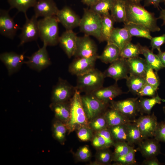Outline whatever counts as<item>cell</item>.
I'll return each instance as SVG.
<instances>
[{
	"mask_svg": "<svg viewBox=\"0 0 165 165\" xmlns=\"http://www.w3.org/2000/svg\"><path fill=\"white\" fill-rule=\"evenodd\" d=\"M126 7V22L141 25L151 32L160 31V29L157 24V18L154 13L146 10L140 3L127 0Z\"/></svg>",
	"mask_w": 165,
	"mask_h": 165,
	"instance_id": "1",
	"label": "cell"
},
{
	"mask_svg": "<svg viewBox=\"0 0 165 165\" xmlns=\"http://www.w3.org/2000/svg\"><path fill=\"white\" fill-rule=\"evenodd\" d=\"M81 96L80 93L76 90L70 101V117L66 124L68 134L80 127H89V121L83 108Z\"/></svg>",
	"mask_w": 165,
	"mask_h": 165,
	"instance_id": "2",
	"label": "cell"
},
{
	"mask_svg": "<svg viewBox=\"0 0 165 165\" xmlns=\"http://www.w3.org/2000/svg\"><path fill=\"white\" fill-rule=\"evenodd\" d=\"M59 23L56 16L38 20L39 38L47 46H55L58 43Z\"/></svg>",
	"mask_w": 165,
	"mask_h": 165,
	"instance_id": "3",
	"label": "cell"
},
{
	"mask_svg": "<svg viewBox=\"0 0 165 165\" xmlns=\"http://www.w3.org/2000/svg\"><path fill=\"white\" fill-rule=\"evenodd\" d=\"M101 16L90 8H84L83 14L79 25V29L85 35L95 37L102 42L101 28Z\"/></svg>",
	"mask_w": 165,
	"mask_h": 165,
	"instance_id": "4",
	"label": "cell"
},
{
	"mask_svg": "<svg viewBox=\"0 0 165 165\" xmlns=\"http://www.w3.org/2000/svg\"><path fill=\"white\" fill-rule=\"evenodd\" d=\"M105 78L103 72L95 68L86 74L77 76L75 87L80 93L90 94L103 86Z\"/></svg>",
	"mask_w": 165,
	"mask_h": 165,
	"instance_id": "5",
	"label": "cell"
},
{
	"mask_svg": "<svg viewBox=\"0 0 165 165\" xmlns=\"http://www.w3.org/2000/svg\"><path fill=\"white\" fill-rule=\"evenodd\" d=\"M83 108L89 122L105 112L109 104L104 103L91 94L81 96Z\"/></svg>",
	"mask_w": 165,
	"mask_h": 165,
	"instance_id": "6",
	"label": "cell"
},
{
	"mask_svg": "<svg viewBox=\"0 0 165 165\" xmlns=\"http://www.w3.org/2000/svg\"><path fill=\"white\" fill-rule=\"evenodd\" d=\"M75 87L67 80L59 78L51 92V100L52 103L66 102L69 101L76 90Z\"/></svg>",
	"mask_w": 165,
	"mask_h": 165,
	"instance_id": "7",
	"label": "cell"
},
{
	"mask_svg": "<svg viewBox=\"0 0 165 165\" xmlns=\"http://www.w3.org/2000/svg\"><path fill=\"white\" fill-rule=\"evenodd\" d=\"M47 45L43 43L42 47L32 54L27 57L24 62L29 68L38 72L44 69L51 64V62L47 50Z\"/></svg>",
	"mask_w": 165,
	"mask_h": 165,
	"instance_id": "8",
	"label": "cell"
},
{
	"mask_svg": "<svg viewBox=\"0 0 165 165\" xmlns=\"http://www.w3.org/2000/svg\"><path fill=\"white\" fill-rule=\"evenodd\" d=\"M138 97L110 101L111 108L114 109L133 122L139 112Z\"/></svg>",
	"mask_w": 165,
	"mask_h": 165,
	"instance_id": "9",
	"label": "cell"
},
{
	"mask_svg": "<svg viewBox=\"0 0 165 165\" xmlns=\"http://www.w3.org/2000/svg\"><path fill=\"white\" fill-rule=\"evenodd\" d=\"M24 15L25 22L21 28L19 46H22L28 42L36 41L39 38L38 17L34 15L29 19L27 14Z\"/></svg>",
	"mask_w": 165,
	"mask_h": 165,
	"instance_id": "10",
	"label": "cell"
},
{
	"mask_svg": "<svg viewBox=\"0 0 165 165\" xmlns=\"http://www.w3.org/2000/svg\"><path fill=\"white\" fill-rule=\"evenodd\" d=\"M97 48L94 41L90 36L85 35L77 38L75 58L97 57Z\"/></svg>",
	"mask_w": 165,
	"mask_h": 165,
	"instance_id": "11",
	"label": "cell"
},
{
	"mask_svg": "<svg viewBox=\"0 0 165 165\" xmlns=\"http://www.w3.org/2000/svg\"><path fill=\"white\" fill-rule=\"evenodd\" d=\"M138 127L142 139L154 137L158 123L154 112L140 116L133 121Z\"/></svg>",
	"mask_w": 165,
	"mask_h": 165,
	"instance_id": "12",
	"label": "cell"
},
{
	"mask_svg": "<svg viewBox=\"0 0 165 165\" xmlns=\"http://www.w3.org/2000/svg\"><path fill=\"white\" fill-rule=\"evenodd\" d=\"M110 64L103 72L105 78L110 77L116 82L127 78L129 72L127 59L120 57Z\"/></svg>",
	"mask_w": 165,
	"mask_h": 165,
	"instance_id": "13",
	"label": "cell"
},
{
	"mask_svg": "<svg viewBox=\"0 0 165 165\" xmlns=\"http://www.w3.org/2000/svg\"><path fill=\"white\" fill-rule=\"evenodd\" d=\"M10 10L0 9V34L11 39H13L18 30L21 28L14 22L9 13Z\"/></svg>",
	"mask_w": 165,
	"mask_h": 165,
	"instance_id": "14",
	"label": "cell"
},
{
	"mask_svg": "<svg viewBox=\"0 0 165 165\" xmlns=\"http://www.w3.org/2000/svg\"><path fill=\"white\" fill-rule=\"evenodd\" d=\"M24 58L23 53L20 54L14 52H5L0 55V60L6 66L9 75L20 70L24 64Z\"/></svg>",
	"mask_w": 165,
	"mask_h": 165,
	"instance_id": "15",
	"label": "cell"
},
{
	"mask_svg": "<svg viewBox=\"0 0 165 165\" xmlns=\"http://www.w3.org/2000/svg\"><path fill=\"white\" fill-rule=\"evenodd\" d=\"M97 57L75 58L70 64L68 70L70 73L77 76L86 74L95 68Z\"/></svg>",
	"mask_w": 165,
	"mask_h": 165,
	"instance_id": "16",
	"label": "cell"
},
{
	"mask_svg": "<svg viewBox=\"0 0 165 165\" xmlns=\"http://www.w3.org/2000/svg\"><path fill=\"white\" fill-rule=\"evenodd\" d=\"M56 16L66 30H73L79 26L81 18L68 6H65L59 9Z\"/></svg>",
	"mask_w": 165,
	"mask_h": 165,
	"instance_id": "17",
	"label": "cell"
},
{
	"mask_svg": "<svg viewBox=\"0 0 165 165\" xmlns=\"http://www.w3.org/2000/svg\"><path fill=\"white\" fill-rule=\"evenodd\" d=\"M77 37L73 30H66L59 37L58 43L69 58L74 56Z\"/></svg>",
	"mask_w": 165,
	"mask_h": 165,
	"instance_id": "18",
	"label": "cell"
},
{
	"mask_svg": "<svg viewBox=\"0 0 165 165\" xmlns=\"http://www.w3.org/2000/svg\"><path fill=\"white\" fill-rule=\"evenodd\" d=\"M33 7L38 18L56 16L59 10L54 0H38Z\"/></svg>",
	"mask_w": 165,
	"mask_h": 165,
	"instance_id": "19",
	"label": "cell"
},
{
	"mask_svg": "<svg viewBox=\"0 0 165 165\" xmlns=\"http://www.w3.org/2000/svg\"><path fill=\"white\" fill-rule=\"evenodd\" d=\"M123 93L116 82L107 87H101L90 93L100 101L109 104L113 99Z\"/></svg>",
	"mask_w": 165,
	"mask_h": 165,
	"instance_id": "20",
	"label": "cell"
},
{
	"mask_svg": "<svg viewBox=\"0 0 165 165\" xmlns=\"http://www.w3.org/2000/svg\"><path fill=\"white\" fill-rule=\"evenodd\" d=\"M138 145L137 150L145 158L156 156L161 153L159 142L154 138L143 139Z\"/></svg>",
	"mask_w": 165,
	"mask_h": 165,
	"instance_id": "21",
	"label": "cell"
},
{
	"mask_svg": "<svg viewBox=\"0 0 165 165\" xmlns=\"http://www.w3.org/2000/svg\"><path fill=\"white\" fill-rule=\"evenodd\" d=\"M132 37L124 27L114 28L107 42V44H114L121 50L127 44L131 42Z\"/></svg>",
	"mask_w": 165,
	"mask_h": 165,
	"instance_id": "22",
	"label": "cell"
},
{
	"mask_svg": "<svg viewBox=\"0 0 165 165\" xmlns=\"http://www.w3.org/2000/svg\"><path fill=\"white\" fill-rule=\"evenodd\" d=\"M129 75L145 78L148 64L145 60L139 56L127 59Z\"/></svg>",
	"mask_w": 165,
	"mask_h": 165,
	"instance_id": "23",
	"label": "cell"
},
{
	"mask_svg": "<svg viewBox=\"0 0 165 165\" xmlns=\"http://www.w3.org/2000/svg\"><path fill=\"white\" fill-rule=\"evenodd\" d=\"M49 106L53 112L55 118L66 124L70 115V101L66 102H51Z\"/></svg>",
	"mask_w": 165,
	"mask_h": 165,
	"instance_id": "24",
	"label": "cell"
},
{
	"mask_svg": "<svg viewBox=\"0 0 165 165\" xmlns=\"http://www.w3.org/2000/svg\"><path fill=\"white\" fill-rule=\"evenodd\" d=\"M120 50L116 45L107 44L102 53L98 55L97 59L106 64H111L120 58Z\"/></svg>",
	"mask_w": 165,
	"mask_h": 165,
	"instance_id": "25",
	"label": "cell"
},
{
	"mask_svg": "<svg viewBox=\"0 0 165 165\" xmlns=\"http://www.w3.org/2000/svg\"><path fill=\"white\" fill-rule=\"evenodd\" d=\"M103 115L107 121L108 127L133 122L117 111L112 108L106 111Z\"/></svg>",
	"mask_w": 165,
	"mask_h": 165,
	"instance_id": "26",
	"label": "cell"
},
{
	"mask_svg": "<svg viewBox=\"0 0 165 165\" xmlns=\"http://www.w3.org/2000/svg\"><path fill=\"white\" fill-rule=\"evenodd\" d=\"M126 2L124 0H116L110 10V15L115 22L127 21Z\"/></svg>",
	"mask_w": 165,
	"mask_h": 165,
	"instance_id": "27",
	"label": "cell"
},
{
	"mask_svg": "<svg viewBox=\"0 0 165 165\" xmlns=\"http://www.w3.org/2000/svg\"><path fill=\"white\" fill-rule=\"evenodd\" d=\"M164 101V100L161 98L157 93L155 96L149 98L140 97L138 101L139 112L142 115L144 114H150L152 108L156 105L160 104L162 101Z\"/></svg>",
	"mask_w": 165,
	"mask_h": 165,
	"instance_id": "28",
	"label": "cell"
},
{
	"mask_svg": "<svg viewBox=\"0 0 165 165\" xmlns=\"http://www.w3.org/2000/svg\"><path fill=\"white\" fill-rule=\"evenodd\" d=\"M124 24V27L127 29L132 37H141L150 40L152 37L150 34L151 31L141 25L130 22H126Z\"/></svg>",
	"mask_w": 165,
	"mask_h": 165,
	"instance_id": "29",
	"label": "cell"
},
{
	"mask_svg": "<svg viewBox=\"0 0 165 165\" xmlns=\"http://www.w3.org/2000/svg\"><path fill=\"white\" fill-rule=\"evenodd\" d=\"M52 130L53 138L61 144L64 145L68 132L66 124L55 118L52 122Z\"/></svg>",
	"mask_w": 165,
	"mask_h": 165,
	"instance_id": "30",
	"label": "cell"
},
{
	"mask_svg": "<svg viewBox=\"0 0 165 165\" xmlns=\"http://www.w3.org/2000/svg\"><path fill=\"white\" fill-rule=\"evenodd\" d=\"M141 54L147 64L155 71L157 72L164 68L157 54L153 53V51L147 46H142Z\"/></svg>",
	"mask_w": 165,
	"mask_h": 165,
	"instance_id": "31",
	"label": "cell"
},
{
	"mask_svg": "<svg viewBox=\"0 0 165 165\" xmlns=\"http://www.w3.org/2000/svg\"><path fill=\"white\" fill-rule=\"evenodd\" d=\"M101 16V33L102 42H107L114 29L115 21L110 13Z\"/></svg>",
	"mask_w": 165,
	"mask_h": 165,
	"instance_id": "32",
	"label": "cell"
},
{
	"mask_svg": "<svg viewBox=\"0 0 165 165\" xmlns=\"http://www.w3.org/2000/svg\"><path fill=\"white\" fill-rule=\"evenodd\" d=\"M127 124V142L130 145H138L143 140L140 131L136 124L133 122Z\"/></svg>",
	"mask_w": 165,
	"mask_h": 165,
	"instance_id": "33",
	"label": "cell"
},
{
	"mask_svg": "<svg viewBox=\"0 0 165 165\" xmlns=\"http://www.w3.org/2000/svg\"><path fill=\"white\" fill-rule=\"evenodd\" d=\"M116 0H98L90 7L94 12L101 16L110 13Z\"/></svg>",
	"mask_w": 165,
	"mask_h": 165,
	"instance_id": "34",
	"label": "cell"
},
{
	"mask_svg": "<svg viewBox=\"0 0 165 165\" xmlns=\"http://www.w3.org/2000/svg\"><path fill=\"white\" fill-rule=\"evenodd\" d=\"M126 80L129 91L136 95L146 82L145 78L132 75H130Z\"/></svg>",
	"mask_w": 165,
	"mask_h": 165,
	"instance_id": "35",
	"label": "cell"
},
{
	"mask_svg": "<svg viewBox=\"0 0 165 165\" xmlns=\"http://www.w3.org/2000/svg\"><path fill=\"white\" fill-rule=\"evenodd\" d=\"M141 47L139 43L134 44L130 42L120 50V57L128 59L139 56L141 54Z\"/></svg>",
	"mask_w": 165,
	"mask_h": 165,
	"instance_id": "36",
	"label": "cell"
},
{
	"mask_svg": "<svg viewBox=\"0 0 165 165\" xmlns=\"http://www.w3.org/2000/svg\"><path fill=\"white\" fill-rule=\"evenodd\" d=\"M38 0H7L10 6L9 10L15 8L19 12L26 14L28 9L33 7Z\"/></svg>",
	"mask_w": 165,
	"mask_h": 165,
	"instance_id": "37",
	"label": "cell"
},
{
	"mask_svg": "<svg viewBox=\"0 0 165 165\" xmlns=\"http://www.w3.org/2000/svg\"><path fill=\"white\" fill-rule=\"evenodd\" d=\"M127 124L120 125L108 127L115 142H127Z\"/></svg>",
	"mask_w": 165,
	"mask_h": 165,
	"instance_id": "38",
	"label": "cell"
},
{
	"mask_svg": "<svg viewBox=\"0 0 165 165\" xmlns=\"http://www.w3.org/2000/svg\"><path fill=\"white\" fill-rule=\"evenodd\" d=\"M113 157V153L109 148L98 149L95 155V162L97 164H108L112 161Z\"/></svg>",
	"mask_w": 165,
	"mask_h": 165,
	"instance_id": "39",
	"label": "cell"
},
{
	"mask_svg": "<svg viewBox=\"0 0 165 165\" xmlns=\"http://www.w3.org/2000/svg\"><path fill=\"white\" fill-rule=\"evenodd\" d=\"M136 151L134 147L127 154L121 156L113 158L115 164L121 165H132L136 163L135 158Z\"/></svg>",
	"mask_w": 165,
	"mask_h": 165,
	"instance_id": "40",
	"label": "cell"
},
{
	"mask_svg": "<svg viewBox=\"0 0 165 165\" xmlns=\"http://www.w3.org/2000/svg\"><path fill=\"white\" fill-rule=\"evenodd\" d=\"M147 83L157 90L160 84V79L157 72L153 69L148 64L145 77Z\"/></svg>",
	"mask_w": 165,
	"mask_h": 165,
	"instance_id": "41",
	"label": "cell"
},
{
	"mask_svg": "<svg viewBox=\"0 0 165 165\" xmlns=\"http://www.w3.org/2000/svg\"><path fill=\"white\" fill-rule=\"evenodd\" d=\"M89 127L95 132L108 128L107 122L103 114L90 121Z\"/></svg>",
	"mask_w": 165,
	"mask_h": 165,
	"instance_id": "42",
	"label": "cell"
},
{
	"mask_svg": "<svg viewBox=\"0 0 165 165\" xmlns=\"http://www.w3.org/2000/svg\"><path fill=\"white\" fill-rule=\"evenodd\" d=\"M113 146L114 151L113 153V157L123 156L127 154L134 147L125 141L115 142Z\"/></svg>",
	"mask_w": 165,
	"mask_h": 165,
	"instance_id": "43",
	"label": "cell"
},
{
	"mask_svg": "<svg viewBox=\"0 0 165 165\" xmlns=\"http://www.w3.org/2000/svg\"><path fill=\"white\" fill-rule=\"evenodd\" d=\"M76 130L78 138L83 141L91 140L94 135L93 131L88 127H81Z\"/></svg>",
	"mask_w": 165,
	"mask_h": 165,
	"instance_id": "44",
	"label": "cell"
},
{
	"mask_svg": "<svg viewBox=\"0 0 165 165\" xmlns=\"http://www.w3.org/2000/svg\"><path fill=\"white\" fill-rule=\"evenodd\" d=\"M77 159L80 161L85 162L90 160L91 153L88 145H85L79 147L75 154Z\"/></svg>",
	"mask_w": 165,
	"mask_h": 165,
	"instance_id": "45",
	"label": "cell"
},
{
	"mask_svg": "<svg viewBox=\"0 0 165 165\" xmlns=\"http://www.w3.org/2000/svg\"><path fill=\"white\" fill-rule=\"evenodd\" d=\"M157 90L156 89L146 82L137 95L140 97L144 96L153 97L156 95Z\"/></svg>",
	"mask_w": 165,
	"mask_h": 165,
	"instance_id": "46",
	"label": "cell"
},
{
	"mask_svg": "<svg viewBox=\"0 0 165 165\" xmlns=\"http://www.w3.org/2000/svg\"><path fill=\"white\" fill-rule=\"evenodd\" d=\"M95 134L102 137L105 140L108 148L113 146L115 143L108 128L95 132Z\"/></svg>",
	"mask_w": 165,
	"mask_h": 165,
	"instance_id": "47",
	"label": "cell"
},
{
	"mask_svg": "<svg viewBox=\"0 0 165 165\" xmlns=\"http://www.w3.org/2000/svg\"><path fill=\"white\" fill-rule=\"evenodd\" d=\"M154 138L159 142L165 143V123L162 121L158 123L156 130Z\"/></svg>",
	"mask_w": 165,
	"mask_h": 165,
	"instance_id": "48",
	"label": "cell"
},
{
	"mask_svg": "<svg viewBox=\"0 0 165 165\" xmlns=\"http://www.w3.org/2000/svg\"><path fill=\"white\" fill-rule=\"evenodd\" d=\"M150 40L152 50L156 49L158 51H160L161 46L165 43V33L160 36L152 37Z\"/></svg>",
	"mask_w": 165,
	"mask_h": 165,
	"instance_id": "49",
	"label": "cell"
},
{
	"mask_svg": "<svg viewBox=\"0 0 165 165\" xmlns=\"http://www.w3.org/2000/svg\"><path fill=\"white\" fill-rule=\"evenodd\" d=\"M91 140L92 145L97 149L109 148L105 139L99 135L95 134Z\"/></svg>",
	"mask_w": 165,
	"mask_h": 165,
	"instance_id": "50",
	"label": "cell"
},
{
	"mask_svg": "<svg viewBox=\"0 0 165 165\" xmlns=\"http://www.w3.org/2000/svg\"><path fill=\"white\" fill-rule=\"evenodd\" d=\"M162 164L159 161L156 156L145 158L142 163L144 165H161Z\"/></svg>",
	"mask_w": 165,
	"mask_h": 165,
	"instance_id": "51",
	"label": "cell"
},
{
	"mask_svg": "<svg viewBox=\"0 0 165 165\" xmlns=\"http://www.w3.org/2000/svg\"><path fill=\"white\" fill-rule=\"evenodd\" d=\"M164 0H145L144 6H148L151 5L159 9L160 4L163 2Z\"/></svg>",
	"mask_w": 165,
	"mask_h": 165,
	"instance_id": "52",
	"label": "cell"
},
{
	"mask_svg": "<svg viewBox=\"0 0 165 165\" xmlns=\"http://www.w3.org/2000/svg\"><path fill=\"white\" fill-rule=\"evenodd\" d=\"M157 55L163 66L164 68H165V51L163 52L161 50L159 51Z\"/></svg>",
	"mask_w": 165,
	"mask_h": 165,
	"instance_id": "53",
	"label": "cell"
},
{
	"mask_svg": "<svg viewBox=\"0 0 165 165\" xmlns=\"http://www.w3.org/2000/svg\"><path fill=\"white\" fill-rule=\"evenodd\" d=\"M98 0H81V2L89 7L94 4Z\"/></svg>",
	"mask_w": 165,
	"mask_h": 165,
	"instance_id": "54",
	"label": "cell"
},
{
	"mask_svg": "<svg viewBox=\"0 0 165 165\" xmlns=\"http://www.w3.org/2000/svg\"><path fill=\"white\" fill-rule=\"evenodd\" d=\"M158 18L163 21V25L165 26V9H162L160 11Z\"/></svg>",
	"mask_w": 165,
	"mask_h": 165,
	"instance_id": "55",
	"label": "cell"
},
{
	"mask_svg": "<svg viewBox=\"0 0 165 165\" xmlns=\"http://www.w3.org/2000/svg\"><path fill=\"white\" fill-rule=\"evenodd\" d=\"M129 1L135 2H136L140 3L141 0H127Z\"/></svg>",
	"mask_w": 165,
	"mask_h": 165,
	"instance_id": "56",
	"label": "cell"
},
{
	"mask_svg": "<svg viewBox=\"0 0 165 165\" xmlns=\"http://www.w3.org/2000/svg\"><path fill=\"white\" fill-rule=\"evenodd\" d=\"M163 113L165 115V106H163ZM164 122L165 123V121H164Z\"/></svg>",
	"mask_w": 165,
	"mask_h": 165,
	"instance_id": "57",
	"label": "cell"
},
{
	"mask_svg": "<svg viewBox=\"0 0 165 165\" xmlns=\"http://www.w3.org/2000/svg\"><path fill=\"white\" fill-rule=\"evenodd\" d=\"M163 2H164V4H165V0H164Z\"/></svg>",
	"mask_w": 165,
	"mask_h": 165,
	"instance_id": "58",
	"label": "cell"
},
{
	"mask_svg": "<svg viewBox=\"0 0 165 165\" xmlns=\"http://www.w3.org/2000/svg\"><path fill=\"white\" fill-rule=\"evenodd\" d=\"M125 0V1H127V0Z\"/></svg>",
	"mask_w": 165,
	"mask_h": 165,
	"instance_id": "59",
	"label": "cell"
},
{
	"mask_svg": "<svg viewBox=\"0 0 165 165\" xmlns=\"http://www.w3.org/2000/svg\"><path fill=\"white\" fill-rule=\"evenodd\" d=\"M164 155L165 156V154Z\"/></svg>",
	"mask_w": 165,
	"mask_h": 165,
	"instance_id": "60",
	"label": "cell"
}]
</instances>
